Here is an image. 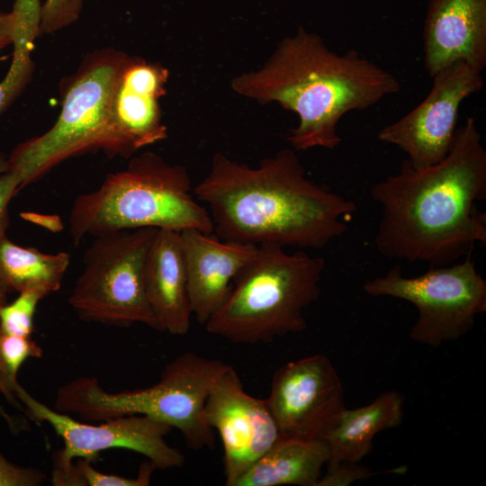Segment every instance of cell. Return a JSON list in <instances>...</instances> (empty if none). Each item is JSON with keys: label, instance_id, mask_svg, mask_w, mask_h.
Listing matches in <instances>:
<instances>
[{"label": "cell", "instance_id": "14", "mask_svg": "<svg viewBox=\"0 0 486 486\" xmlns=\"http://www.w3.org/2000/svg\"><path fill=\"white\" fill-rule=\"evenodd\" d=\"M169 71L158 62L129 56L115 81L108 109V124L117 156L130 158L140 148L168 136L159 100L166 94Z\"/></svg>", "mask_w": 486, "mask_h": 486}, {"label": "cell", "instance_id": "11", "mask_svg": "<svg viewBox=\"0 0 486 486\" xmlns=\"http://www.w3.org/2000/svg\"><path fill=\"white\" fill-rule=\"evenodd\" d=\"M482 73L464 61L443 68L432 77L426 98L380 130L377 139L404 151L415 168L439 163L451 149L463 101L484 86Z\"/></svg>", "mask_w": 486, "mask_h": 486}, {"label": "cell", "instance_id": "18", "mask_svg": "<svg viewBox=\"0 0 486 486\" xmlns=\"http://www.w3.org/2000/svg\"><path fill=\"white\" fill-rule=\"evenodd\" d=\"M403 406V396L388 391L365 406L345 408L324 439L329 452L326 466L360 463L370 453L378 433L400 425Z\"/></svg>", "mask_w": 486, "mask_h": 486}, {"label": "cell", "instance_id": "8", "mask_svg": "<svg viewBox=\"0 0 486 486\" xmlns=\"http://www.w3.org/2000/svg\"><path fill=\"white\" fill-rule=\"evenodd\" d=\"M158 230L94 237L68 299L80 319L116 327L142 323L158 331L144 284L146 260Z\"/></svg>", "mask_w": 486, "mask_h": 486}, {"label": "cell", "instance_id": "2", "mask_svg": "<svg viewBox=\"0 0 486 486\" xmlns=\"http://www.w3.org/2000/svg\"><path fill=\"white\" fill-rule=\"evenodd\" d=\"M193 192L207 204L220 239L255 247L323 248L347 231L357 211L354 201L309 179L293 148L256 167L217 152Z\"/></svg>", "mask_w": 486, "mask_h": 486}, {"label": "cell", "instance_id": "30", "mask_svg": "<svg viewBox=\"0 0 486 486\" xmlns=\"http://www.w3.org/2000/svg\"><path fill=\"white\" fill-rule=\"evenodd\" d=\"M0 416L4 419L12 432H19L24 428V426L21 424L19 419L9 414L1 405Z\"/></svg>", "mask_w": 486, "mask_h": 486}, {"label": "cell", "instance_id": "28", "mask_svg": "<svg viewBox=\"0 0 486 486\" xmlns=\"http://www.w3.org/2000/svg\"><path fill=\"white\" fill-rule=\"evenodd\" d=\"M374 472L360 465L359 463H339L327 466V471L321 475L317 486H346L357 481L366 480Z\"/></svg>", "mask_w": 486, "mask_h": 486}, {"label": "cell", "instance_id": "26", "mask_svg": "<svg viewBox=\"0 0 486 486\" xmlns=\"http://www.w3.org/2000/svg\"><path fill=\"white\" fill-rule=\"evenodd\" d=\"M45 479L41 470L17 465L0 452V486H39Z\"/></svg>", "mask_w": 486, "mask_h": 486}, {"label": "cell", "instance_id": "20", "mask_svg": "<svg viewBox=\"0 0 486 486\" xmlns=\"http://www.w3.org/2000/svg\"><path fill=\"white\" fill-rule=\"evenodd\" d=\"M69 263L66 252L46 254L0 238V272L10 290L34 291L44 298L59 290Z\"/></svg>", "mask_w": 486, "mask_h": 486}, {"label": "cell", "instance_id": "15", "mask_svg": "<svg viewBox=\"0 0 486 486\" xmlns=\"http://www.w3.org/2000/svg\"><path fill=\"white\" fill-rule=\"evenodd\" d=\"M424 66L433 77L457 61L486 66V0H430L423 26Z\"/></svg>", "mask_w": 486, "mask_h": 486}, {"label": "cell", "instance_id": "22", "mask_svg": "<svg viewBox=\"0 0 486 486\" xmlns=\"http://www.w3.org/2000/svg\"><path fill=\"white\" fill-rule=\"evenodd\" d=\"M42 355L40 346L32 337L7 334L0 329V378L11 393L19 384L17 376L22 364Z\"/></svg>", "mask_w": 486, "mask_h": 486}, {"label": "cell", "instance_id": "5", "mask_svg": "<svg viewBox=\"0 0 486 486\" xmlns=\"http://www.w3.org/2000/svg\"><path fill=\"white\" fill-rule=\"evenodd\" d=\"M322 256L289 254L277 245L257 247L238 273L229 297L208 320V333L234 344H268L307 328L304 310L320 293Z\"/></svg>", "mask_w": 486, "mask_h": 486}, {"label": "cell", "instance_id": "33", "mask_svg": "<svg viewBox=\"0 0 486 486\" xmlns=\"http://www.w3.org/2000/svg\"><path fill=\"white\" fill-rule=\"evenodd\" d=\"M85 0H70L74 14L79 17Z\"/></svg>", "mask_w": 486, "mask_h": 486}, {"label": "cell", "instance_id": "19", "mask_svg": "<svg viewBox=\"0 0 486 486\" xmlns=\"http://www.w3.org/2000/svg\"><path fill=\"white\" fill-rule=\"evenodd\" d=\"M328 458L324 440L282 437L234 486H317Z\"/></svg>", "mask_w": 486, "mask_h": 486}, {"label": "cell", "instance_id": "9", "mask_svg": "<svg viewBox=\"0 0 486 486\" xmlns=\"http://www.w3.org/2000/svg\"><path fill=\"white\" fill-rule=\"evenodd\" d=\"M364 292L412 303L418 318L409 337L436 347L461 338L472 330L477 315L486 311V281L471 255L444 266H433L415 277L404 276L394 266L381 276L365 281Z\"/></svg>", "mask_w": 486, "mask_h": 486}, {"label": "cell", "instance_id": "17", "mask_svg": "<svg viewBox=\"0 0 486 486\" xmlns=\"http://www.w3.org/2000/svg\"><path fill=\"white\" fill-rule=\"evenodd\" d=\"M144 284L158 331L187 334L193 313L179 231L158 230L147 256Z\"/></svg>", "mask_w": 486, "mask_h": 486}, {"label": "cell", "instance_id": "16", "mask_svg": "<svg viewBox=\"0 0 486 486\" xmlns=\"http://www.w3.org/2000/svg\"><path fill=\"white\" fill-rule=\"evenodd\" d=\"M180 235L192 313L204 326L226 302L234 278L257 247L221 240L194 229Z\"/></svg>", "mask_w": 486, "mask_h": 486}, {"label": "cell", "instance_id": "10", "mask_svg": "<svg viewBox=\"0 0 486 486\" xmlns=\"http://www.w3.org/2000/svg\"><path fill=\"white\" fill-rule=\"evenodd\" d=\"M14 394L28 418L38 424H49L63 439L64 447L53 454V485L84 486L75 459L93 462L109 449H126L143 454L160 470L180 468L184 464L183 453L166 440L173 429L166 424L142 415L122 416L90 424L50 409L20 383Z\"/></svg>", "mask_w": 486, "mask_h": 486}, {"label": "cell", "instance_id": "1", "mask_svg": "<svg viewBox=\"0 0 486 486\" xmlns=\"http://www.w3.org/2000/svg\"><path fill=\"white\" fill-rule=\"evenodd\" d=\"M370 195L382 208L374 245L387 258L454 264L486 243V149L476 120L456 129L446 157L415 168L408 159L398 173L373 185Z\"/></svg>", "mask_w": 486, "mask_h": 486}, {"label": "cell", "instance_id": "7", "mask_svg": "<svg viewBox=\"0 0 486 486\" xmlns=\"http://www.w3.org/2000/svg\"><path fill=\"white\" fill-rule=\"evenodd\" d=\"M127 57L114 48L96 50L86 55L75 74L63 79L56 122L46 132L19 143L7 158L21 190L68 158L100 150L110 158L118 157L108 109Z\"/></svg>", "mask_w": 486, "mask_h": 486}, {"label": "cell", "instance_id": "32", "mask_svg": "<svg viewBox=\"0 0 486 486\" xmlns=\"http://www.w3.org/2000/svg\"><path fill=\"white\" fill-rule=\"evenodd\" d=\"M10 291L0 272V308L7 303V292Z\"/></svg>", "mask_w": 486, "mask_h": 486}, {"label": "cell", "instance_id": "29", "mask_svg": "<svg viewBox=\"0 0 486 486\" xmlns=\"http://www.w3.org/2000/svg\"><path fill=\"white\" fill-rule=\"evenodd\" d=\"M15 30V16L13 11L0 14V50L12 45Z\"/></svg>", "mask_w": 486, "mask_h": 486}, {"label": "cell", "instance_id": "4", "mask_svg": "<svg viewBox=\"0 0 486 486\" xmlns=\"http://www.w3.org/2000/svg\"><path fill=\"white\" fill-rule=\"evenodd\" d=\"M189 174L180 165L146 151L126 168L106 176L94 191L78 195L69 214L75 245L94 237L140 228L213 233L210 213L192 193Z\"/></svg>", "mask_w": 486, "mask_h": 486}, {"label": "cell", "instance_id": "3", "mask_svg": "<svg viewBox=\"0 0 486 486\" xmlns=\"http://www.w3.org/2000/svg\"><path fill=\"white\" fill-rule=\"evenodd\" d=\"M231 88L261 104L276 102L295 112L299 124L287 140L295 151H303L337 148L342 142L337 129L341 118L397 94L400 85L358 51L334 52L320 35L300 26L262 68L235 76Z\"/></svg>", "mask_w": 486, "mask_h": 486}, {"label": "cell", "instance_id": "12", "mask_svg": "<svg viewBox=\"0 0 486 486\" xmlns=\"http://www.w3.org/2000/svg\"><path fill=\"white\" fill-rule=\"evenodd\" d=\"M282 437L324 440L346 408L332 362L322 354L280 366L266 399Z\"/></svg>", "mask_w": 486, "mask_h": 486}, {"label": "cell", "instance_id": "27", "mask_svg": "<svg viewBox=\"0 0 486 486\" xmlns=\"http://www.w3.org/2000/svg\"><path fill=\"white\" fill-rule=\"evenodd\" d=\"M18 176L9 170L7 157L0 151V238L5 236L9 225V203L21 191Z\"/></svg>", "mask_w": 486, "mask_h": 486}, {"label": "cell", "instance_id": "21", "mask_svg": "<svg viewBox=\"0 0 486 486\" xmlns=\"http://www.w3.org/2000/svg\"><path fill=\"white\" fill-rule=\"evenodd\" d=\"M41 0H15V30L12 63L0 82V116L16 101L32 79L34 40L40 36Z\"/></svg>", "mask_w": 486, "mask_h": 486}, {"label": "cell", "instance_id": "23", "mask_svg": "<svg viewBox=\"0 0 486 486\" xmlns=\"http://www.w3.org/2000/svg\"><path fill=\"white\" fill-rule=\"evenodd\" d=\"M43 297L37 292L25 291L11 303L0 308V329L7 334L32 337L34 332V314Z\"/></svg>", "mask_w": 486, "mask_h": 486}, {"label": "cell", "instance_id": "25", "mask_svg": "<svg viewBox=\"0 0 486 486\" xmlns=\"http://www.w3.org/2000/svg\"><path fill=\"white\" fill-rule=\"evenodd\" d=\"M77 19L70 0H45L41 6L40 35L56 32Z\"/></svg>", "mask_w": 486, "mask_h": 486}, {"label": "cell", "instance_id": "24", "mask_svg": "<svg viewBox=\"0 0 486 486\" xmlns=\"http://www.w3.org/2000/svg\"><path fill=\"white\" fill-rule=\"evenodd\" d=\"M77 467L84 486H148L153 472L157 469L151 462L144 463L136 478H127L121 475L104 473L93 467L92 462L78 458Z\"/></svg>", "mask_w": 486, "mask_h": 486}, {"label": "cell", "instance_id": "6", "mask_svg": "<svg viewBox=\"0 0 486 486\" xmlns=\"http://www.w3.org/2000/svg\"><path fill=\"white\" fill-rule=\"evenodd\" d=\"M229 366L220 359L184 352L165 366L151 386L108 392L97 378L80 376L58 388L55 407L85 421L146 416L176 428L192 450L212 448L214 430L207 422L205 404Z\"/></svg>", "mask_w": 486, "mask_h": 486}, {"label": "cell", "instance_id": "13", "mask_svg": "<svg viewBox=\"0 0 486 486\" xmlns=\"http://www.w3.org/2000/svg\"><path fill=\"white\" fill-rule=\"evenodd\" d=\"M205 415L222 442L227 486H234L282 438L266 400L248 394L231 365L213 385L206 400Z\"/></svg>", "mask_w": 486, "mask_h": 486}, {"label": "cell", "instance_id": "31", "mask_svg": "<svg viewBox=\"0 0 486 486\" xmlns=\"http://www.w3.org/2000/svg\"><path fill=\"white\" fill-rule=\"evenodd\" d=\"M0 392L4 396V398L11 403L14 407L22 410V406L16 397L9 392L4 383L0 378Z\"/></svg>", "mask_w": 486, "mask_h": 486}]
</instances>
